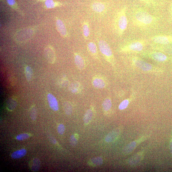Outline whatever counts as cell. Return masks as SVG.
<instances>
[{"mask_svg":"<svg viewBox=\"0 0 172 172\" xmlns=\"http://www.w3.org/2000/svg\"><path fill=\"white\" fill-rule=\"evenodd\" d=\"M132 20L133 24L138 28L146 29L154 25L157 19L144 9L136 7L133 10Z\"/></svg>","mask_w":172,"mask_h":172,"instance_id":"cell-1","label":"cell"},{"mask_svg":"<svg viewBox=\"0 0 172 172\" xmlns=\"http://www.w3.org/2000/svg\"><path fill=\"white\" fill-rule=\"evenodd\" d=\"M131 60L133 66L144 73L157 74L161 72L160 69L158 67L149 64L139 57L132 56Z\"/></svg>","mask_w":172,"mask_h":172,"instance_id":"cell-2","label":"cell"},{"mask_svg":"<svg viewBox=\"0 0 172 172\" xmlns=\"http://www.w3.org/2000/svg\"><path fill=\"white\" fill-rule=\"evenodd\" d=\"M126 7L122 8L116 15L114 20V27L118 35L121 37L127 28L128 20L126 16Z\"/></svg>","mask_w":172,"mask_h":172,"instance_id":"cell-3","label":"cell"},{"mask_svg":"<svg viewBox=\"0 0 172 172\" xmlns=\"http://www.w3.org/2000/svg\"><path fill=\"white\" fill-rule=\"evenodd\" d=\"M147 43L145 39L132 40L124 44L121 48L120 51L124 53H139L142 52Z\"/></svg>","mask_w":172,"mask_h":172,"instance_id":"cell-4","label":"cell"},{"mask_svg":"<svg viewBox=\"0 0 172 172\" xmlns=\"http://www.w3.org/2000/svg\"><path fill=\"white\" fill-rule=\"evenodd\" d=\"M36 29L34 27L22 29L17 31L14 36V39L18 43H23L31 39L34 34Z\"/></svg>","mask_w":172,"mask_h":172,"instance_id":"cell-5","label":"cell"},{"mask_svg":"<svg viewBox=\"0 0 172 172\" xmlns=\"http://www.w3.org/2000/svg\"><path fill=\"white\" fill-rule=\"evenodd\" d=\"M141 55L144 58H149L157 62H164L168 59L165 54L155 50L142 52Z\"/></svg>","mask_w":172,"mask_h":172,"instance_id":"cell-6","label":"cell"},{"mask_svg":"<svg viewBox=\"0 0 172 172\" xmlns=\"http://www.w3.org/2000/svg\"><path fill=\"white\" fill-rule=\"evenodd\" d=\"M98 46L102 53L110 61L113 60V52L109 45L105 41L101 40L98 42Z\"/></svg>","mask_w":172,"mask_h":172,"instance_id":"cell-7","label":"cell"},{"mask_svg":"<svg viewBox=\"0 0 172 172\" xmlns=\"http://www.w3.org/2000/svg\"><path fill=\"white\" fill-rule=\"evenodd\" d=\"M150 39L154 43L157 44L167 45L172 44V35H156L151 38Z\"/></svg>","mask_w":172,"mask_h":172,"instance_id":"cell-8","label":"cell"},{"mask_svg":"<svg viewBox=\"0 0 172 172\" xmlns=\"http://www.w3.org/2000/svg\"><path fill=\"white\" fill-rule=\"evenodd\" d=\"M152 50L161 51L167 55L172 56V44L160 45L153 43L150 44Z\"/></svg>","mask_w":172,"mask_h":172,"instance_id":"cell-9","label":"cell"},{"mask_svg":"<svg viewBox=\"0 0 172 172\" xmlns=\"http://www.w3.org/2000/svg\"><path fill=\"white\" fill-rule=\"evenodd\" d=\"M56 25L58 32L62 37L64 38H67L68 34L64 22L57 18L56 19Z\"/></svg>","mask_w":172,"mask_h":172,"instance_id":"cell-10","label":"cell"},{"mask_svg":"<svg viewBox=\"0 0 172 172\" xmlns=\"http://www.w3.org/2000/svg\"><path fill=\"white\" fill-rule=\"evenodd\" d=\"M44 53L45 58L50 64H53L55 62L56 55L55 51L51 46H48L45 48Z\"/></svg>","mask_w":172,"mask_h":172,"instance_id":"cell-11","label":"cell"},{"mask_svg":"<svg viewBox=\"0 0 172 172\" xmlns=\"http://www.w3.org/2000/svg\"><path fill=\"white\" fill-rule=\"evenodd\" d=\"M146 138V137H144L131 142L125 147L123 150L124 153L126 154H130L135 149L139 143L145 140Z\"/></svg>","mask_w":172,"mask_h":172,"instance_id":"cell-12","label":"cell"},{"mask_svg":"<svg viewBox=\"0 0 172 172\" xmlns=\"http://www.w3.org/2000/svg\"><path fill=\"white\" fill-rule=\"evenodd\" d=\"M121 130L120 128H116L109 133L105 138V141L107 142L114 141L118 138L121 133Z\"/></svg>","mask_w":172,"mask_h":172,"instance_id":"cell-13","label":"cell"},{"mask_svg":"<svg viewBox=\"0 0 172 172\" xmlns=\"http://www.w3.org/2000/svg\"><path fill=\"white\" fill-rule=\"evenodd\" d=\"M143 157V152H139L130 158L128 161V163L131 165H138L142 160Z\"/></svg>","mask_w":172,"mask_h":172,"instance_id":"cell-14","label":"cell"},{"mask_svg":"<svg viewBox=\"0 0 172 172\" xmlns=\"http://www.w3.org/2000/svg\"><path fill=\"white\" fill-rule=\"evenodd\" d=\"M48 103L51 109L54 111H57L59 109L58 104L56 98L53 95L49 94L48 95Z\"/></svg>","mask_w":172,"mask_h":172,"instance_id":"cell-15","label":"cell"},{"mask_svg":"<svg viewBox=\"0 0 172 172\" xmlns=\"http://www.w3.org/2000/svg\"><path fill=\"white\" fill-rule=\"evenodd\" d=\"M92 8L94 12L101 13L105 11L106 6L102 2H96L92 4Z\"/></svg>","mask_w":172,"mask_h":172,"instance_id":"cell-16","label":"cell"},{"mask_svg":"<svg viewBox=\"0 0 172 172\" xmlns=\"http://www.w3.org/2000/svg\"><path fill=\"white\" fill-rule=\"evenodd\" d=\"M74 60L75 64L77 67L80 70L83 69L85 67L84 60L82 57L75 54L74 57Z\"/></svg>","mask_w":172,"mask_h":172,"instance_id":"cell-17","label":"cell"},{"mask_svg":"<svg viewBox=\"0 0 172 172\" xmlns=\"http://www.w3.org/2000/svg\"><path fill=\"white\" fill-rule=\"evenodd\" d=\"M64 4L53 0H49L45 2V7L47 9H52L64 5Z\"/></svg>","mask_w":172,"mask_h":172,"instance_id":"cell-18","label":"cell"},{"mask_svg":"<svg viewBox=\"0 0 172 172\" xmlns=\"http://www.w3.org/2000/svg\"><path fill=\"white\" fill-rule=\"evenodd\" d=\"M26 153V151L25 149L18 150L14 152L11 157L13 159H19L24 157Z\"/></svg>","mask_w":172,"mask_h":172,"instance_id":"cell-19","label":"cell"},{"mask_svg":"<svg viewBox=\"0 0 172 172\" xmlns=\"http://www.w3.org/2000/svg\"><path fill=\"white\" fill-rule=\"evenodd\" d=\"M93 84L94 86L98 89H102L106 86L104 81L100 78H96L94 79Z\"/></svg>","mask_w":172,"mask_h":172,"instance_id":"cell-20","label":"cell"},{"mask_svg":"<svg viewBox=\"0 0 172 172\" xmlns=\"http://www.w3.org/2000/svg\"><path fill=\"white\" fill-rule=\"evenodd\" d=\"M6 1L8 5L14 10L19 13L22 16H24V14L20 10L15 0H6Z\"/></svg>","mask_w":172,"mask_h":172,"instance_id":"cell-21","label":"cell"},{"mask_svg":"<svg viewBox=\"0 0 172 172\" xmlns=\"http://www.w3.org/2000/svg\"><path fill=\"white\" fill-rule=\"evenodd\" d=\"M81 85L78 82L72 83L69 87L70 90L73 93H78L81 91Z\"/></svg>","mask_w":172,"mask_h":172,"instance_id":"cell-22","label":"cell"},{"mask_svg":"<svg viewBox=\"0 0 172 172\" xmlns=\"http://www.w3.org/2000/svg\"><path fill=\"white\" fill-rule=\"evenodd\" d=\"M17 106V102L14 99L10 98L8 99L6 102V106L9 110H14Z\"/></svg>","mask_w":172,"mask_h":172,"instance_id":"cell-23","label":"cell"},{"mask_svg":"<svg viewBox=\"0 0 172 172\" xmlns=\"http://www.w3.org/2000/svg\"><path fill=\"white\" fill-rule=\"evenodd\" d=\"M93 115L92 110L89 109L86 112L83 118V121L86 124H88L91 121Z\"/></svg>","mask_w":172,"mask_h":172,"instance_id":"cell-24","label":"cell"},{"mask_svg":"<svg viewBox=\"0 0 172 172\" xmlns=\"http://www.w3.org/2000/svg\"><path fill=\"white\" fill-rule=\"evenodd\" d=\"M83 30L84 38L85 39H87L89 37L90 31L89 23L86 21L83 23Z\"/></svg>","mask_w":172,"mask_h":172,"instance_id":"cell-25","label":"cell"},{"mask_svg":"<svg viewBox=\"0 0 172 172\" xmlns=\"http://www.w3.org/2000/svg\"><path fill=\"white\" fill-rule=\"evenodd\" d=\"M112 106V102L110 98L106 99L102 104L103 108L105 111H109L111 109Z\"/></svg>","mask_w":172,"mask_h":172,"instance_id":"cell-26","label":"cell"},{"mask_svg":"<svg viewBox=\"0 0 172 172\" xmlns=\"http://www.w3.org/2000/svg\"><path fill=\"white\" fill-rule=\"evenodd\" d=\"M40 165L41 162L39 159L38 158L34 159L32 162V170L34 172L38 171L40 168Z\"/></svg>","mask_w":172,"mask_h":172,"instance_id":"cell-27","label":"cell"},{"mask_svg":"<svg viewBox=\"0 0 172 172\" xmlns=\"http://www.w3.org/2000/svg\"><path fill=\"white\" fill-rule=\"evenodd\" d=\"M25 74L27 80L28 81H31L33 77V71L30 67L26 66L25 69Z\"/></svg>","mask_w":172,"mask_h":172,"instance_id":"cell-28","label":"cell"},{"mask_svg":"<svg viewBox=\"0 0 172 172\" xmlns=\"http://www.w3.org/2000/svg\"><path fill=\"white\" fill-rule=\"evenodd\" d=\"M64 108L66 113L68 115L71 114L72 111L71 105L68 102H66L64 104Z\"/></svg>","mask_w":172,"mask_h":172,"instance_id":"cell-29","label":"cell"},{"mask_svg":"<svg viewBox=\"0 0 172 172\" xmlns=\"http://www.w3.org/2000/svg\"><path fill=\"white\" fill-rule=\"evenodd\" d=\"M90 162L94 165L99 166L102 164L103 160L101 157H98L92 159L90 160Z\"/></svg>","mask_w":172,"mask_h":172,"instance_id":"cell-30","label":"cell"},{"mask_svg":"<svg viewBox=\"0 0 172 172\" xmlns=\"http://www.w3.org/2000/svg\"><path fill=\"white\" fill-rule=\"evenodd\" d=\"M88 47L90 51L93 54H95L97 53V48L96 44L94 42H89L88 44Z\"/></svg>","mask_w":172,"mask_h":172,"instance_id":"cell-31","label":"cell"},{"mask_svg":"<svg viewBox=\"0 0 172 172\" xmlns=\"http://www.w3.org/2000/svg\"><path fill=\"white\" fill-rule=\"evenodd\" d=\"M130 101L129 99H126L122 101L119 106V110H123L125 109L128 106L130 103Z\"/></svg>","mask_w":172,"mask_h":172,"instance_id":"cell-32","label":"cell"},{"mask_svg":"<svg viewBox=\"0 0 172 172\" xmlns=\"http://www.w3.org/2000/svg\"><path fill=\"white\" fill-rule=\"evenodd\" d=\"M30 137V135L28 134H22L18 135L16 137V139L18 140L22 141L29 138Z\"/></svg>","mask_w":172,"mask_h":172,"instance_id":"cell-33","label":"cell"},{"mask_svg":"<svg viewBox=\"0 0 172 172\" xmlns=\"http://www.w3.org/2000/svg\"><path fill=\"white\" fill-rule=\"evenodd\" d=\"M30 117L31 119L33 121H35L37 119V112L35 107L32 108L30 112Z\"/></svg>","mask_w":172,"mask_h":172,"instance_id":"cell-34","label":"cell"},{"mask_svg":"<svg viewBox=\"0 0 172 172\" xmlns=\"http://www.w3.org/2000/svg\"><path fill=\"white\" fill-rule=\"evenodd\" d=\"M70 143L72 146L74 147L76 146L78 143V140L74 135H72L70 137Z\"/></svg>","mask_w":172,"mask_h":172,"instance_id":"cell-35","label":"cell"},{"mask_svg":"<svg viewBox=\"0 0 172 172\" xmlns=\"http://www.w3.org/2000/svg\"><path fill=\"white\" fill-rule=\"evenodd\" d=\"M65 127L64 125L60 124L58 126V131L59 134L62 135L65 131Z\"/></svg>","mask_w":172,"mask_h":172,"instance_id":"cell-36","label":"cell"},{"mask_svg":"<svg viewBox=\"0 0 172 172\" xmlns=\"http://www.w3.org/2000/svg\"><path fill=\"white\" fill-rule=\"evenodd\" d=\"M149 6L154 5L155 4V0H138Z\"/></svg>","mask_w":172,"mask_h":172,"instance_id":"cell-37","label":"cell"},{"mask_svg":"<svg viewBox=\"0 0 172 172\" xmlns=\"http://www.w3.org/2000/svg\"><path fill=\"white\" fill-rule=\"evenodd\" d=\"M170 150L171 154L172 155V131L170 139Z\"/></svg>","mask_w":172,"mask_h":172,"instance_id":"cell-38","label":"cell"},{"mask_svg":"<svg viewBox=\"0 0 172 172\" xmlns=\"http://www.w3.org/2000/svg\"><path fill=\"white\" fill-rule=\"evenodd\" d=\"M49 138L50 140L52 143L53 144H56V140L53 137L50 136V137Z\"/></svg>","mask_w":172,"mask_h":172,"instance_id":"cell-39","label":"cell"},{"mask_svg":"<svg viewBox=\"0 0 172 172\" xmlns=\"http://www.w3.org/2000/svg\"><path fill=\"white\" fill-rule=\"evenodd\" d=\"M49 1V0H35V2L36 3H37L38 2H46L47 1Z\"/></svg>","mask_w":172,"mask_h":172,"instance_id":"cell-40","label":"cell"},{"mask_svg":"<svg viewBox=\"0 0 172 172\" xmlns=\"http://www.w3.org/2000/svg\"><path fill=\"white\" fill-rule=\"evenodd\" d=\"M170 13H171V16H172V4L171 7Z\"/></svg>","mask_w":172,"mask_h":172,"instance_id":"cell-41","label":"cell"},{"mask_svg":"<svg viewBox=\"0 0 172 172\" xmlns=\"http://www.w3.org/2000/svg\"><path fill=\"white\" fill-rule=\"evenodd\" d=\"M4 1V0H1V2H3V1Z\"/></svg>","mask_w":172,"mask_h":172,"instance_id":"cell-42","label":"cell"}]
</instances>
